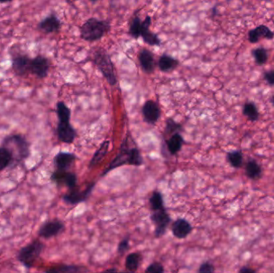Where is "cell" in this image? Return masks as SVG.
<instances>
[{"label": "cell", "mask_w": 274, "mask_h": 273, "mask_svg": "<svg viewBox=\"0 0 274 273\" xmlns=\"http://www.w3.org/2000/svg\"><path fill=\"white\" fill-rule=\"evenodd\" d=\"M141 25H142V21L138 16H135L133 18H131L130 21L129 29H128L131 36L135 38L141 37Z\"/></svg>", "instance_id": "cell-32"}, {"label": "cell", "mask_w": 274, "mask_h": 273, "mask_svg": "<svg viewBox=\"0 0 274 273\" xmlns=\"http://www.w3.org/2000/svg\"><path fill=\"white\" fill-rule=\"evenodd\" d=\"M152 24L151 16H147L145 20L142 21L141 25V37L143 38L144 42L150 46H161V41L157 35L150 31V26Z\"/></svg>", "instance_id": "cell-14"}, {"label": "cell", "mask_w": 274, "mask_h": 273, "mask_svg": "<svg viewBox=\"0 0 274 273\" xmlns=\"http://www.w3.org/2000/svg\"><path fill=\"white\" fill-rule=\"evenodd\" d=\"M94 187H95V183H91L84 191L78 189L77 187L74 189L69 190V192L67 194L64 195L63 200L65 203L72 205H75L78 203L85 202L90 197Z\"/></svg>", "instance_id": "cell-7"}, {"label": "cell", "mask_w": 274, "mask_h": 273, "mask_svg": "<svg viewBox=\"0 0 274 273\" xmlns=\"http://www.w3.org/2000/svg\"><path fill=\"white\" fill-rule=\"evenodd\" d=\"M61 27V22L55 14H51L39 22L38 28L46 34H52L59 32Z\"/></svg>", "instance_id": "cell-16"}, {"label": "cell", "mask_w": 274, "mask_h": 273, "mask_svg": "<svg viewBox=\"0 0 274 273\" xmlns=\"http://www.w3.org/2000/svg\"><path fill=\"white\" fill-rule=\"evenodd\" d=\"M142 113L144 119L147 124H157L159 119L161 117V109L158 104L154 100H147L142 107Z\"/></svg>", "instance_id": "cell-13"}, {"label": "cell", "mask_w": 274, "mask_h": 273, "mask_svg": "<svg viewBox=\"0 0 274 273\" xmlns=\"http://www.w3.org/2000/svg\"><path fill=\"white\" fill-rule=\"evenodd\" d=\"M182 131V127L181 124L176 122L172 118H168L166 120V126L164 135V136H172L176 133H180Z\"/></svg>", "instance_id": "cell-33"}, {"label": "cell", "mask_w": 274, "mask_h": 273, "mask_svg": "<svg viewBox=\"0 0 274 273\" xmlns=\"http://www.w3.org/2000/svg\"><path fill=\"white\" fill-rule=\"evenodd\" d=\"M252 55L257 65H264L269 59L268 51L264 48H255L252 51Z\"/></svg>", "instance_id": "cell-31"}, {"label": "cell", "mask_w": 274, "mask_h": 273, "mask_svg": "<svg viewBox=\"0 0 274 273\" xmlns=\"http://www.w3.org/2000/svg\"><path fill=\"white\" fill-rule=\"evenodd\" d=\"M142 260V255L140 253H132L127 255L125 260V267L130 273L137 271Z\"/></svg>", "instance_id": "cell-25"}, {"label": "cell", "mask_w": 274, "mask_h": 273, "mask_svg": "<svg viewBox=\"0 0 274 273\" xmlns=\"http://www.w3.org/2000/svg\"><path fill=\"white\" fill-rule=\"evenodd\" d=\"M130 273V272H128V273H125V272H122V273Z\"/></svg>", "instance_id": "cell-42"}, {"label": "cell", "mask_w": 274, "mask_h": 273, "mask_svg": "<svg viewBox=\"0 0 274 273\" xmlns=\"http://www.w3.org/2000/svg\"><path fill=\"white\" fill-rule=\"evenodd\" d=\"M1 146L7 147L13 155L14 161H24L31 155V144L21 134H11L2 140Z\"/></svg>", "instance_id": "cell-2"}, {"label": "cell", "mask_w": 274, "mask_h": 273, "mask_svg": "<svg viewBox=\"0 0 274 273\" xmlns=\"http://www.w3.org/2000/svg\"><path fill=\"white\" fill-rule=\"evenodd\" d=\"M131 144H133V140L131 137L128 136L123 141L116 158L110 163L109 167L103 172L102 176H105L109 172L124 165H132L139 167L143 164L144 161L141 151L135 145L131 146Z\"/></svg>", "instance_id": "cell-1"}, {"label": "cell", "mask_w": 274, "mask_h": 273, "mask_svg": "<svg viewBox=\"0 0 274 273\" xmlns=\"http://www.w3.org/2000/svg\"><path fill=\"white\" fill-rule=\"evenodd\" d=\"M109 145H110V142L109 140H106L103 143L102 145H100V147H99L97 151H95L91 161H90V164H89L90 168L96 166L100 161H102L103 159L105 158L108 151H109Z\"/></svg>", "instance_id": "cell-26"}, {"label": "cell", "mask_w": 274, "mask_h": 273, "mask_svg": "<svg viewBox=\"0 0 274 273\" xmlns=\"http://www.w3.org/2000/svg\"><path fill=\"white\" fill-rule=\"evenodd\" d=\"M92 62L110 85L113 86L117 83L113 63L105 50L102 48L96 50L93 54Z\"/></svg>", "instance_id": "cell-4"}, {"label": "cell", "mask_w": 274, "mask_h": 273, "mask_svg": "<svg viewBox=\"0 0 274 273\" xmlns=\"http://www.w3.org/2000/svg\"><path fill=\"white\" fill-rule=\"evenodd\" d=\"M151 220L155 225V236L157 238H161L165 234L167 228L171 222V217L165 208L162 210L152 212L151 215Z\"/></svg>", "instance_id": "cell-6"}, {"label": "cell", "mask_w": 274, "mask_h": 273, "mask_svg": "<svg viewBox=\"0 0 274 273\" xmlns=\"http://www.w3.org/2000/svg\"><path fill=\"white\" fill-rule=\"evenodd\" d=\"M178 65H179L178 60L172 58L168 55H162L158 60L159 68L163 73H168V72L174 70Z\"/></svg>", "instance_id": "cell-23"}, {"label": "cell", "mask_w": 274, "mask_h": 273, "mask_svg": "<svg viewBox=\"0 0 274 273\" xmlns=\"http://www.w3.org/2000/svg\"><path fill=\"white\" fill-rule=\"evenodd\" d=\"M164 273V269L163 264H161L160 262H154L147 266L145 273Z\"/></svg>", "instance_id": "cell-34"}, {"label": "cell", "mask_w": 274, "mask_h": 273, "mask_svg": "<svg viewBox=\"0 0 274 273\" xmlns=\"http://www.w3.org/2000/svg\"><path fill=\"white\" fill-rule=\"evenodd\" d=\"M129 248V239L125 238L118 245V253L120 254L126 253Z\"/></svg>", "instance_id": "cell-36"}, {"label": "cell", "mask_w": 274, "mask_h": 273, "mask_svg": "<svg viewBox=\"0 0 274 273\" xmlns=\"http://www.w3.org/2000/svg\"><path fill=\"white\" fill-rule=\"evenodd\" d=\"M44 273H87V269L75 264H57L46 269Z\"/></svg>", "instance_id": "cell-20"}, {"label": "cell", "mask_w": 274, "mask_h": 273, "mask_svg": "<svg viewBox=\"0 0 274 273\" xmlns=\"http://www.w3.org/2000/svg\"><path fill=\"white\" fill-rule=\"evenodd\" d=\"M103 273H119V272L116 269H109L103 272Z\"/></svg>", "instance_id": "cell-39"}, {"label": "cell", "mask_w": 274, "mask_h": 273, "mask_svg": "<svg viewBox=\"0 0 274 273\" xmlns=\"http://www.w3.org/2000/svg\"><path fill=\"white\" fill-rule=\"evenodd\" d=\"M65 228L64 223L59 219H53L45 222L43 225H41L38 231L39 237L44 239H50L53 237L59 235L63 233Z\"/></svg>", "instance_id": "cell-10"}, {"label": "cell", "mask_w": 274, "mask_h": 273, "mask_svg": "<svg viewBox=\"0 0 274 273\" xmlns=\"http://www.w3.org/2000/svg\"><path fill=\"white\" fill-rule=\"evenodd\" d=\"M264 79L270 86L274 87V69L264 73Z\"/></svg>", "instance_id": "cell-37"}, {"label": "cell", "mask_w": 274, "mask_h": 273, "mask_svg": "<svg viewBox=\"0 0 274 273\" xmlns=\"http://www.w3.org/2000/svg\"><path fill=\"white\" fill-rule=\"evenodd\" d=\"M138 59L141 68L145 73H152L154 72L156 61H155L154 55L149 50L146 48L141 50L139 53Z\"/></svg>", "instance_id": "cell-19"}, {"label": "cell", "mask_w": 274, "mask_h": 273, "mask_svg": "<svg viewBox=\"0 0 274 273\" xmlns=\"http://www.w3.org/2000/svg\"><path fill=\"white\" fill-rule=\"evenodd\" d=\"M261 38L271 40L274 38V32L270 27L261 24L254 29L250 30L248 33V39L251 43H257Z\"/></svg>", "instance_id": "cell-15"}, {"label": "cell", "mask_w": 274, "mask_h": 273, "mask_svg": "<svg viewBox=\"0 0 274 273\" xmlns=\"http://www.w3.org/2000/svg\"><path fill=\"white\" fill-rule=\"evenodd\" d=\"M56 114L59 122H70L71 110L64 102L59 101L56 104Z\"/></svg>", "instance_id": "cell-29"}, {"label": "cell", "mask_w": 274, "mask_h": 273, "mask_svg": "<svg viewBox=\"0 0 274 273\" xmlns=\"http://www.w3.org/2000/svg\"><path fill=\"white\" fill-rule=\"evenodd\" d=\"M215 273V267L210 262H204L201 264L198 273Z\"/></svg>", "instance_id": "cell-35"}, {"label": "cell", "mask_w": 274, "mask_h": 273, "mask_svg": "<svg viewBox=\"0 0 274 273\" xmlns=\"http://www.w3.org/2000/svg\"><path fill=\"white\" fill-rule=\"evenodd\" d=\"M271 102H272V104L274 105V95L273 96L272 99H271Z\"/></svg>", "instance_id": "cell-41"}, {"label": "cell", "mask_w": 274, "mask_h": 273, "mask_svg": "<svg viewBox=\"0 0 274 273\" xmlns=\"http://www.w3.org/2000/svg\"><path fill=\"white\" fill-rule=\"evenodd\" d=\"M50 69V61L47 57L38 55L32 59L30 64V73L34 74L38 79H44L48 75Z\"/></svg>", "instance_id": "cell-8"}, {"label": "cell", "mask_w": 274, "mask_h": 273, "mask_svg": "<svg viewBox=\"0 0 274 273\" xmlns=\"http://www.w3.org/2000/svg\"><path fill=\"white\" fill-rule=\"evenodd\" d=\"M111 29L110 23L106 20H100L96 18H90L85 21L80 30L82 39L88 42L100 40Z\"/></svg>", "instance_id": "cell-3"}, {"label": "cell", "mask_w": 274, "mask_h": 273, "mask_svg": "<svg viewBox=\"0 0 274 273\" xmlns=\"http://www.w3.org/2000/svg\"><path fill=\"white\" fill-rule=\"evenodd\" d=\"M193 230L191 223L185 219H178L172 223V234L177 239H185Z\"/></svg>", "instance_id": "cell-18"}, {"label": "cell", "mask_w": 274, "mask_h": 273, "mask_svg": "<svg viewBox=\"0 0 274 273\" xmlns=\"http://www.w3.org/2000/svg\"><path fill=\"white\" fill-rule=\"evenodd\" d=\"M213 16H215L216 14H217V7H213Z\"/></svg>", "instance_id": "cell-40"}, {"label": "cell", "mask_w": 274, "mask_h": 273, "mask_svg": "<svg viewBox=\"0 0 274 273\" xmlns=\"http://www.w3.org/2000/svg\"><path fill=\"white\" fill-rule=\"evenodd\" d=\"M14 161L13 155L10 150L0 146V172L9 167Z\"/></svg>", "instance_id": "cell-28"}, {"label": "cell", "mask_w": 274, "mask_h": 273, "mask_svg": "<svg viewBox=\"0 0 274 273\" xmlns=\"http://www.w3.org/2000/svg\"><path fill=\"white\" fill-rule=\"evenodd\" d=\"M226 158L229 164L234 168H240L242 167L243 163H244V156H243L242 151L240 150L229 151L227 153Z\"/></svg>", "instance_id": "cell-27"}, {"label": "cell", "mask_w": 274, "mask_h": 273, "mask_svg": "<svg viewBox=\"0 0 274 273\" xmlns=\"http://www.w3.org/2000/svg\"><path fill=\"white\" fill-rule=\"evenodd\" d=\"M256 273L255 270L251 269L250 267L244 266L241 268V269L239 270V273Z\"/></svg>", "instance_id": "cell-38"}, {"label": "cell", "mask_w": 274, "mask_h": 273, "mask_svg": "<svg viewBox=\"0 0 274 273\" xmlns=\"http://www.w3.org/2000/svg\"><path fill=\"white\" fill-rule=\"evenodd\" d=\"M51 181L58 186H66L69 190L77 187V176L68 171L55 170L51 176Z\"/></svg>", "instance_id": "cell-9"}, {"label": "cell", "mask_w": 274, "mask_h": 273, "mask_svg": "<svg viewBox=\"0 0 274 273\" xmlns=\"http://www.w3.org/2000/svg\"><path fill=\"white\" fill-rule=\"evenodd\" d=\"M45 245L39 239H35L18 251L17 259L26 269H32L43 253Z\"/></svg>", "instance_id": "cell-5"}, {"label": "cell", "mask_w": 274, "mask_h": 273, "mask_svg": "<svg viewBox=\"0 0 274 273\" xmlns=\"http://www.w3.org/2000/svg\"><path fill=\"white\" fill-rule=\"evenodd\" d=\"M57 137L59 141L71 145L75 141L77 133L70 122H58L56 127Z\"/></svg>", "instance_id": "cell-12"}, {"label": "cell", "mask_w": 274, "mask_h": 273, "mask_svg": "<svg viewBox=\"0 0 274 273\" xmlns=\"http://www.w3.org/2000/svg\"><path fill=\"white\" fill-rule=\"evenodd\" d=\"M243 115L247 118L251 122H256L258 120L260 113L256 108V104L253 102H247L244 104L242 109Z\"/></svg>", "instance_id": "cell-24"}, {"label": "cell", "mask_w": 274, "mask_h": 273, "mask_svg": "<svg viewBox=\"0 0 274 273\" xmlns=\"http://www.w3.org/2000/svg\"><path fill=\"white\" fill-rule=\"evenodd\" d=\"M32 59L27 55L18 54L12 57V68L18 76H25L30 73V64Z\"/></svg>", "instance_id": "cell-11"}, {"label": "cell", "mask_w": 274, "mask_h": 273, "mask_svg": "<svg viewBox=\"0 0 274 273\" xmlns=\"http://www.w3.org/2000/svg\"><path fill=\"white\" fill-rule=\"evenodd\" d=\"M245 175L253 181H257L262 176V167L254 159H249L245 164Z\"/></svg>", "instance_id": "cell-21"}, {"label": "cell", "mask_w": 274, "mask_h": 273, "mask_svg": "<svg viewBox=\"0 0 274 273\" xmlns=\"http://www.w3.org/2000/svg\"><path fill=\"white\" fill-rule=\"evenodd\" d=\"M150 208L152 212L164 209L163 196L158 191H155L149 198Z\"/></svg>", "instance_id": "cell-30"}, {"label": "cell", "mask_w": 274, "mask_h": 273, "mask_svg": "<svg viewBox=\"0 0 274 273\" xmlns=\"http://www.w3.org/2000/svg\"><path fill=\"white\" fill-rule=\"evenodd\" d=\"M165 144L168 152L172 156L176 155L182 150L183 145V136L180 133L174 134L166 140Z\"/></svg>", "instance_id": "cell-22"}, {"label": "cell", "mask_w": 274, "mask_h": 273, "mask_svg": "<svg viewBox=\"0 0 274 273\" xmlns=\"http://www.w3.org/2000/svg\"><path fill=\"white\" fill-rule=\"evenodd\" d=\"M75 154L65 151H59L54 157V164L56 170L59 171H68L72 165L75 162Z\"/></svg>", "instance_id": "cell-17"}]
</instances>
